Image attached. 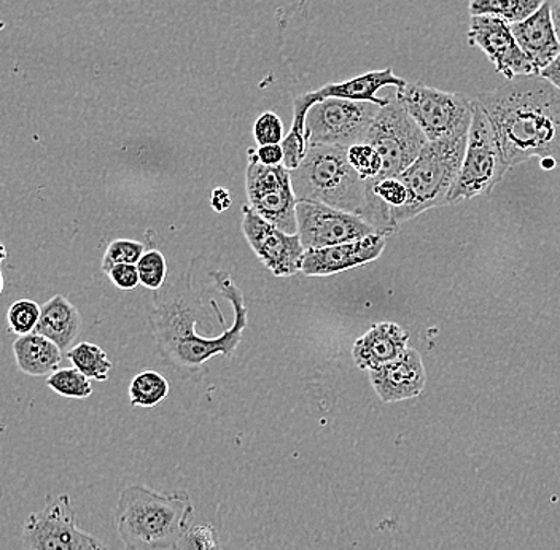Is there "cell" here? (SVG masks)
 <instances>
[{
	"instance_id": "16",
	"label": "cell",
	"mask_w": 560,
	"mask_h": 550,
	"mask_svg": "<svg viewBox=\"0 0 560 550\" xmlns=\"http://www.w3.org/2000/svg\"><path fill=\"white\" fill-rule=\"evenodd\" d=\"M387 236L371 234L363 239L332 245V247L307 250L304 254L301 272L307 277H327L339 274L357 266L366 265L383 255Z\"/></svg>"
},
{
	"instance_id": "34",
	"label": "cell",
	"mask_w": 560,
	"mask_h": 550,
	"mask_svg": "<svg viewBox=\"0 0 560 550\" xmlns=\"http://www.w3.org/2000/svg\"><path fill=\"white\" fill-rule=\"evenodd\" d=\"M258 160L261 161L266 166H278L283 161V150L278 145H265L257 150Z\"/></svg>"
},
{
	"instance_id": "28",
	"label": "cell",
	"mask_w": 560,
	"mask_h": 550,
	"mask_svg": "<svg viewBox=\"0 0 560 550\" xmlns=\"http://www.w3.org/2000/svg\"><path fill=\"white\" fill-rule=\"evenodd\" d=\"M136 266H138L140 283L143 286L152 290L163 286L167 274L166 258L163 254L158 250L145 251Z\"/></svg>"
},
{
	"instance_id": "17",
	"label": "cell",
	"mask_w": 560,
	"mask_h": 550,
	"mask_svg": "<svg viewBox=\"0 0 560 550\" xmlns=\"http://www.w3.org/2000/svg\"><path fill=\"white\" fill-rule=\"evenodd\" d=\"M374 391L383 402L418 398L427 384L425 366L416 349H406L394 362L370 371Z\"/></svg>"
},
{
	"instance_id": "36",
	"label": "cell",
	"mask_w": 560,
	"mask_h": 550,
	"mask_svg": "<svg viewBox=\"0 0 560 550\" xmlns=\"http://www.w3.org/2000/svg\"><path fill=\"white\" fill-rule=\"evenodd\" d=\"M231 204L230 192L226 189H215L212 195V207L217 212H223Z\"/></svg>"
},
{
	"instance_id": "10",
	"label": "cell",
	"mask_w": 560,
	"mask_h": 550,
	"mask_svg": "<svg viewBox=\"0 0 560 550\" xmlns=\"http://www.w3.org/2000/svg\"><path fill=\"white\" fill-rule=\"evenodd\" d=\"M248 206L266 222L275 224L287 234H298V199L292 188L290 171L283 164L266 166L257 156V150H248L245 173Z\"/></svg>"
},
{
	"instance_id": "22",
	"label": "cell",
	"mask_w": 560,
	"mask_h": 550,
	"mask_svg": "<svg viewBox=\"0 0 560 550\" xmlns=\"http://www.w3.org/2000/svg\"><path fill=\"white\" fill-rule=\"evenodd\" d=\"M542 3L545 0H470L468 10L470 16H495L511 26L534 15Z\"/></svg>"
},
{
	"instance_id": "21",
	"label": "cell",
	"mask_w": 560,
	"mask_h": 550,
	"mask_svg": "<svg viewBox=\"0 0 560 550\" xmlns=\"http://www.w3.org/2000/svg\"><path fill=\"white\" fill-rule=\"evenodd\" d=\"M18 370L31 377L51 376L62 362L61 349L38 332L20 336L13 342Z\"/></svg>"
},
{
	"instance_id": "23",
	"label": "cell",
	"mask_w": 560,
	"mask_h": 550,
	"mask_svg": "<svg viewBox=\"0 0 560 550\" xmlns=\"http://www.w3.org/2000/svg\"><path fill=\"white\" fill-rule=\"evenodd\" d=\"M68 359L73 367L85 374L88 378L93 381H107L112 371L110 360L107 353L101 347L91 344V342H80L68 352Z\"/></svg>"
},
{
	"instance_id": "26",
	"label": "cell",
	"mask_w": 560,
	"mask_h": 550,
	"mask_svg": "<svg viewBox=\"0 0 560 550\" xmlns=\"http://www.w3.org/2000/svg\"><path fill=\"white\" fill-rule=\"evenodd\" d=\"M40 309L42 307L33 300H20L13 303L7 312L10 331L15 332L16 336L34 332L40 318Z\"/></svg>"
},
{
	"instance_id": "20",
	"label": "cell",
	"mask_w": 560,
	"mask_h": 550,
	"mask_svg": "<svg viewBox=\"0 0 560 550\" xmlns=\"http://www.w3.org/2000/svg\"><path fill=\"white\" fill-rule=\"evenodd\" d=\"M82 329V315L68 297L56 294L42 306L35 332L50 339L61 349L69 352Z\"/></svg>"
},
{
	"instance_id": "33",
	"label": "cell",
	"mask_w": 560,
	"mask_h": 550,
	"mask_svg": "<svg viewBox=\"0 0 560 550\" xmlns=\"http://www.w3.org/2000/svg\"><path fill=\"white\" fill-rule=\"evenodd\" d=\"M108 279L121 290H132L139 285V272L136 265H117L107 272Z\"/></svg>"
},
{
	"instance_id": "27",
	"label": "cell",
	"mask_w": 560,
	"mask_h": 550,
	"mask_svg": "<svg viewBox=\"0 0 560 550\" xmlns=\"http://www.w3.org/2000/svg\"><path fill=\"white\" fill-rule=\"evenodd\" d=\"M145 254V245L129 239H117L108 244L103 258V271L107 274L117 265H138Z\"/></svg>"
},
{
	"instance_id": "5",
	"label": "cell",
	"mask_w": 560,
	"mask_h": 550,
	"mask_svg": "<svg viewBox=\"0 0 560 550\" xmlns=\"http://www.w3.org/2000/svg\"><path fill=\"white\" fill-rule=\"evenodd\" d=\"M468 131L458 132L453 138L427 142L418 160L398 177L408 189V202L400 212L395 213L394 223L397 227L427 210L447 206V199L460 173Z\"/></svg>"
},
{
	"instance_id": "40",
	"label": "cell",
	"mask_w": 560,
	"mask_h": 550,
	"mask_svg": "<svg viewBox=\"0 0 560 550\" xmlns=\"http://www.w3.org/2000/svg\"><path fill=\"white\" fill-rule=\"evenodd\" d=\"M549 2H551V0H549Z\"/></svg>"
},
{
	"instance_id": "8",
	"label": "cell",
	"mask_w": 560,
	"mask_h": 550,
	"mask_svg": "<svg viewBox=\"0 0 560 550\" xmlns=\"http://www.w3.org/2000/svg\"><path fill=\"white\" fill-rule=\"evenodd\" d=\"M395 97L418 122L429 142L470 129L472 101L465 94L447 93L423 83H406Z\"/></svg>"
},
{
	"instance_id": "25",
	"label": "cell",
	"mask_w": 560,
	"mask_h": 550,
	"mask_svg": "<svg viewBox=\"0 0 560 550\" xmlns=\"http://www.w3.org/2000/svg\"><path fill=\"white\" fill-rule=\"evenodd\" d=\"M47 385L55 394L65 396V398L86 399L93 394L91 378L80 373L77 367L55 371L51 376L47 377Z\"/></svg>"
},
{
	"instance_id": "30",
	"label": "cell",
	"mask_w": 560,
	"mask_h": 550,
	"mask_svg": "<svg viewBox=\"0 0 560 550\" xmlns=\"http://www.w3.org/2000/svg\"><path fill=\"white\" fill-rule=\"evenodd\" d=\"M182 550H223L215 527L209 524L196 525L185 536Z\"/></svg>"
},
{
	"instance_id": "6",
	"label": "cell",
	"mask_w": 560,
	"mask_h": 550,
	"mask_svg": "<svg viewBox=\"0 0 560 550\" xmlns=\"http://www.w3.org/2000/svg\"><path fill=\"white\" fill-rule=\"evenodd\" d=\"M508 173L495 132L478 101L472 100V117L468 131L467 149L462 161L460 173L447 206L458 204L467 199L489 195Z\"/></svg>"
},
{
	"instance_id": "11",
	"label": "cell",
	"mask_w": 560,
	"mask_h": 550,
	"mask_svg": "<svg viewBox=\"0 0 560 550\" xmlns=\"http://www.w3.org/2000/svg\"><path fill=\"white\" fill-rule=\"evenodd\" d=\"M380 105L362 101H320L310 108L306 115L307 145H335L350 149L363 143Z\"/></svg>"
},
{
	"instance_id": "29",
	"label": "cell",
	"mask_w": 560,
	"mask_h": 550,
	"mask_svg": "<svg viewBox=\"0 0 560 550\" xmlns=\"http://www.w3.org/2000/svg\"><path fill=\"white\" fill-rule=\"evenodd\" d=\"M349 163L360 177L373 180L383 169V161L376 150L368 143H357L348 150Z\"/></svg>"
},
{
	"instance_id": "15",
	"label": "cell",
	"mask_w": 560,
	"mask_h": 550,
	"mask_svg": "<svg viewBox=\"0 0 560 550\" xmlns=\"http://www.w3.org/2000/svg\"><path fill=\"white\" fill-rule=\"evenodd\" d=\"M467 37L468 44L485 52L497 72L506 80L537 75L506 21L495 16H471Z\"/></svg>"
},
{
	"instance_id": "35",
	"label": "cell",
	"mask_w": 560,
	"mask_h": 550,
	"mask_svg": "<svg viewBox=\"0 0 560 550\" xmlns=\"http://www.w3.org/2000/svg\"><path fill=\"white\" fill-rule=\"evenodd\" d=\"M540 77L548 80L549 83H552L560 91V52L558 58L548 68L541 70Z\"/></svg>"
},
{
	"instance_id": "13",
	"label": "cell",
	"mask_w": 560,
	"mask_h": 550,
	"mask_svg": "<svg viewBox=\"0 0 560 550\" xmlns=\"http://www.w3.org/2000/svg\"><path fill=\"white\" fill-rule=\"evenodd\" d=\"M406 80L395 75L394 69L371 70L355 79L345 80L339 83H328L318 87V90L310 91V93L300 94L293 103V122L290 132L298 138L306 140V115L314 104L320 101L330 100H349L362 101V103H373L385 107L390 97H377V91L385 86H395L397 90L406 85ZM307 142V140H306Z\"/></svg>"
},
{
	"instance_id": "37",
	"label": "cell",
	"mask_w": 560,
	"mask_h": 550,
	"mask_svg": "<svg viewBox=\"0 0 560 550\" xmlns=\"http://www.w3.org/2000/svg\"><path fill=\"white\" fill-rule=\"evenodd\" d=\"M552 21H555L556 33L560 42V0H551Z\"/></svg>"
},
{
	"instance_id": "9",
	"label": "cell",
	"mask_w": 560,
	"mask_h": 550,
	"mask_svg": "<svg viewBox=\"0 0 560 550\" xmlns=\"http://www.w3.org/2000/svg\"><path fill=\"white\" fill-rule=\"evenodd\" d=\"M21 539L27 550H108L100 538L80 530L68 493L48 495L44 507L27 516Z\"/></svg>"
},
{
	"instance_id": "38",
	"label": "cell",
	"mask_w": 560,
	"mask_h": 550,
	"mask_svg": "<svg viewBox=\"0 0 560 550\" xmlns=\"http://www.w3.org/2000/svg\"><path fill=\"white\" fill-rule=\"evenodd\" d=\"M7 259V250L5 247H3L2 244H0V265H2L3 261Z\"/></svg>"
},
{
	"instance_id": "39",
	"label": "cell",
	"mask_w": 560,
	"mask_h": 550,
	"mask_svg": "<svg viewBox=\"0 0 560 550\" xmlns=\"http://www.w3.org/2000/svg\"><path fill=\"white\" fill-rule=\"evenodd\" d=\"M3 292V276L2 272H0V294Z\"/></svg>"
},
{
	"instance_id": "1",
	"label": "cell",
	"mask_w": 560,
	"mask_h": 550,
	"mask_svg": "<svg viewBox=\"0 0 560 550\" xmlns=\"http://www.w3.org/2000/svg\"><path fill=\"white\" fill-rule=\"evenodd\" d=\"M495 132L508 171L540 157L560 164V91L540 75L508 80L476 97Z\"/></svg>"
},
{
	"instance_id": "32",
	"label": "cell",
	"mask_w": 560,
	"mask_h": 550,
	"mask_svg": "<svg viewBox=\"0 0 560 550\" xmlns=\"http://www.w3.org/2000/svg\"><path fill=\"white\" fill-rule=\"evenodd\" d=\"M280 147H282L283 150V166L289 171L296 169L301 161H303L304 155H306V140L289 132V136H285L282 142H280Z\"/></svg>"
},
{
	"instance_id": "4",
	"label": "cell",
	"mask_w": 560,
	"mask_h": 550,
	"mask_svg": "<svg viewBox=\"0 0 560 550\" xmlns=\"http://www.w3.org/2000/svg\"><path fill=\"white\" fill-rule=\"evenodd\" d=\"M348 150L335 145H307L300 166L290 171L298 201L320 202L360 217L365 207L366 180L349 163Z\"/></svg>"
},
{
	"instance_id": "24",
	"label": "cell",
	"mask_w": 560,
	"mask_h": 550,
	"mask_svg": "<svg viewBox=\"0 0 560 550\" xmlns=\"http://www.w3.org/2000/svg\"><path fill=\"white\" fill-rule=\"evenodd\" d=\"M170 394V384L166 378L155 371H145L132 378L131 387H129V398L132 406L140 408H153L164 401Z\"/></svg>"
},
{
	"instance_id": "2",
	"label": "cell",
	"mask_w": 560,
	"mask_h": 550,
	"mask_svg": "<svg viewBox=\"0 0 560 550\" xmlns=\"http://www.w3.org/2000/svg\"><path fill=\"white\" fill-rule=\"evenodd\" d=\"M213 279L217 290L230 301L234 309L233 327L215 338H201L196 335L199 312L187 290L174 293L171 285L166 292L155 294V306L150 314V324L161 353L175 366L199 367L212 356H230L243 341V332L248 321L244 294L226 272H217Z\"/></svg>"
},
{
	"instance_id": "19",
	"label": "cell",
	"mask_w": 560,
	"mask_h": 550,
	"mask_svg": "<svg viewBox=\"0 0 560 550\" xmlns=\"http://www.w3.org/2000/svg\"><path fill=\"white\" fill-rule=\"evenodd\" d=\"M409 335L400 325L384 321L373 325L352 347L353 362L363 371L394 362L408 349Z\"/></svg>"
},
{
	"instance_id": "18",
	"label": "cell",
	"mask_w": 560,
	"mask_h": 550,
	"mask_svg": "<svg viewBox=\"0 0 560 550\" xmlns=\"http://www.w3.org/2000/svg\"><path fill=\"white\" fill-rule=\"evenodd\" d=\"M511 33L537 75H540L541 70L548 68L558 58L560 42L555 21H552L549 0H545L534 15L525 17L521 23L511 24Z\"/></svg>"
},
{
	"instance_id": "7",
	"label": "cell",
	"mask_w": 560,
	"mask_h": 550,
	"mask_svg": "<svg viewBox=\"0 0 560 550\" xmlns=\"http://www.w3.org/2000/svg\"><path fill=\"white\" fill-rule=\"evenodd\" d=\"M427 140L418 122L398 103L397 97L380 107L363 143L373 147L383 161V169L373 180L400 177L422 152Z\"/></svg>"
},
{
	"instance_id": "14",
	"label": "cell",
	"mask_w": 560,
	"mask_h": 550,
	"mask_svg": "<svg viewBox=\"0 0 560 550\" xmlns=\"http://www.w3.org/2000/svg\"><path fill=\"white\" fill-rule=\"evenodd\" d=\"M243 233L254 254L276 277L301 272L304 250L298 234H287L262 220L250 206L243 207Z\"/></svg>"
},
{
	"instance_id": "31",
	"label": "cell",
	"mask_w": 560,
	"mask_h": 550,
	"mask_svg": "<svg viewBox=\"0 0 560 550\" xmlns=\"http://www.w3.org/2000/svg\"><path fill=\"white\" fill-rule=\"evenodd\" d=\"M254 134L260 147L278 145L283 140V122L278 115L266 112L255 121Z\"/></svg>"
},
{
	"instance_id": "12",
	"label": "cell",
	"mask_w": 560,
	"mask_h": 550,
	"mask_svg": "<svg viewBox=\"0 0 560 550\" xmlns=\"http://www.w3.org/2000/svg\"><path fill=\"white\" fill-rule=\"evenodd\" d=\"M296 222L298 236L306 251L363 239L377 233L359 215L313 201H298Z\"/></svg>"
},
{
	"instance_id": "3",
	"label": "cell",
	"mask_w": 560,
	"mask_h": 550,
	"mask_svg": "<svg viewBox=\"0 0 560 550\" xmlns=\"http://www.w3.org/2000/svg\"><path fill=\"white\" fill-rule=\"evenodd\" d=\"M192 513L190 493L132 483L121 490L114 520L125 550H182Z\"/></svg>"
}]
</instances>
